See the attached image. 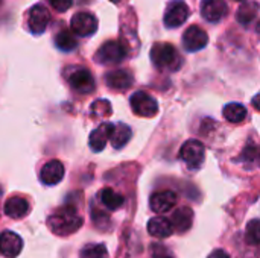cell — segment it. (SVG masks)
Wrapping results in <instances>:
<instances>
[{"instance_id":"cell-9","label":"cell","mask_w":260,"mask_h":258,"mask_svg":"<svg viewBox=\"0 0 260 258\" xmlns=\"http://www.w3.org/2000/svg\"><path fill=\"white\" fill-rule=\"evenodd\" d=\"M49 21H50V14L44 5H34L30 8L27 24H29V29L32 33H35V35L43 33L46 30Z\"/></svg>"},{"instance_id":"cell-18","label":"cell","mask_w":260,"mask_h":258,"mask_svg":"<svg viewBox=\"0 0 260 258\" xmlns=\"http://www.w3.org/2000/svg\"><path fill=\"white\" fill-rule=\"evenodd\" d=\"M29 213V204L24 198L12 196L5 202V214L12 219H21Z\"/></svg>"},{"instance_id":"cell-23","label":"cell","mask_w":260,"mask_h":258,"mask_svg":"<svg viewBox=\"0 0 260 258\" xmlns=\"http://www.w3.org/2000/svg\"><path fill=\"white\" fill-rule=\"evenodd\" d=\"M257 12H259V8H257V3L256 2L244 3V5H241V8L238 11V20H239L241 24L248 26L250 23H253L256 20Z\"/></svg>"},{"instance_id":"cell-5","label":"cell","mask_w":260,"mask_h":258,"mask_svg":"<svg viewBox=\"0 0 260 258\" xmlns=\"http://www.w3.org/2000/svg\"><path fill=\"white\" fill-rule=\"evenodd\" d=\"M131 108L136 116L140 117H154L158 113V103L157 100L148 94L146 91H137L129 99Z\"/></svg>"},{"instance_id":"cell-1","label":"cell","mask_w":260,"mask_h":258,"mask_svg":"<svg viewBox=\"0 0 260 258\" xmlns=\"http://www.w3.org/2000/svg\"><path fill=\"white\" fill-rule=\"evenodd\" d=\"M47 227L56 236H70L82 227V217L76 213V208L66 205L49 216Z\"/></svg>"},{"instance_id":"cell-7","label":"cell","mask_w":260,"mask_h":258,"mask_svg":"<svg viewBox=\"0 0 260 258\" xmlns=\"http://www.w3.org/2000/svg\"><path fill=\"white\" fill-rule=\"evenodd\" d=\"M70 27H72V33L79 36H88L96 32L98 20L90 12H78L76 15H73Z\"/></svg>"},{"instance_id":"cell-15","label":"cell","mask_w":260,"mask_h":258,"mask_svg":"<svg viewBox=\"0 0 260 258\" xmlns=\"http://www.w3.org/2000/svg\"><path fill=\"white\" fill-rule=\"evenodd\" d=\"M113 128H114V125H111V123H102V125H99V126L90 134L88 144H90V148L93 149V152H101V151H104L107 141H108L110 137H111Z\"/></svg>"},{"instance_id":"cell-2","label":"cell","mask_w":260,"mask_h":258,"mask_svg":"<svg viewBox=\"0 0 260 258\" xmlns=\"http://www.w3.org/2000/svg\"><path fill=\"white\" fill-rule=\"evenodd\" d=\"M151 59L160 70L175 71L181 67V56L178 50L168 43H157L151 49Z\"/></svg>"},{"instance_id":"cell-26","label":"cell","mask_w":260,"mask_h":258,"mask_svg":"<svg viewBox=\"0 0 260 258\" xmlns=\"http://www.w3.org/2000/svg\"><path fill=\"white\" fill-rule=\"evenodd\" d=\"M247 242L253 246L260 243V222L257 219H253L247 227Z\"/></svg>"},{"instance_id":"cell-30","label":"cell","mask_w":260,"mask_h":258,"mask_svg":"<svg viewBox=\"0 0 260 258\" xmlns=\"http://www.w3.org/2000/svg\"><path fill=\"white\" fill-rule=\"evenodd\" d=\"M207 258H232L225 251H222V249H216V251H213L210 255Z\"/></svg>"},{"instance_id":"cell-17","label":"cell","mask_w":260,"mask_h":258,"mask_svg":"<svg viewBox=\"0 0 260 258\" xmlns=\"http://www.w3.org/2000/svg\"><path fill=\"white\" fill-rule=\"evenodd\" d=\"M192 220H193V213L189 207H181L178 210L174 211L172 219L169 220L172 228L177 233H186L187 230H190L192 227Z\"/></svg>"},{"instance_id":"cell-14","label":"cell","mask_w":260,"mask_h":258,"mask_svg":"<svg viewBox=\"0 0 260 258\" xmlns=\"http://www.w3.org/2000/svg\"><path fill=\"white\" fill-rule=\"evenodd\" d=\"M151 210L154 213L163 214L166 211H169L175 204H177V195L172 190H163V192H157L151 196Z\"/></svg>"},{"instance_id":"cell-3","label":"cell","mask_w":260,"mask_h":258,"mask_svg":"<svg viewBox=\"0 0 260 258\" xmlns=\"http://www.w3.org/2000/svg\"><path fill=\"white\" fill-rule=\"evenodd\" d=\"M126 55L128 53H126L125 47L120 44V41H107L105 44H102L99 47V50L94 55V59L99 64L113 65V64L122 62Z\"/></svg>"},{"instance_id":"cell-27","label":"cell","mask_w":260,"mask_h":258,"mask_svg":"<svg viewBox=\"0 0 260 258\" xmlns=\"http://www.w3.org/2000/svg\"><path fill=\"white\" fill-rule=\"evenodd\" d=\"M90 111L93 117H107L111 114V105L108 100H96Z\"/></svg>"},{"instance_id":"cell-13","label":"cell","mask_w":260,"mask_h":258,"mask_svg":"<svg viewBox=\"0 0 260 258\" xmlns=\"http://www.w3.org/2000/svg\"><path fill=\"white\" fill-rule=\"evenodd\" d=\"M64 178V166L58 160L46 163L40 172V181L46 186H55Z\"/></svg>"},{"instance_id":"cell-16","label":"cell","mask_w":260,"mask_h":258,"mask_svg":"<svg viewBox=\"0 0 260 258\" xmlns=\"http://www.w3.org/2000/svg\"><path fill=\"white\" fill-rule=\"evenodd\" d=\"M133 75L126 70H113L110 73H107L105 76V82L110 88L113 90H128L133 85Z\"/></svg>"},{"instance_id":"cell-33","label":"cell","mask_w":260,"mask_h":258,"mask_svg":"<svg viewBox=\"0 0 260 258\" xmlns=\"http://www.w3.org/2000/svg\"><path fill=\"white\" fill-rule=\"evenodd\" d=\"M110 2H113V3H119L120 0H110Z\"/></svg>"},{"instance_id":"cell-34","label":"cell","mask_w":260,"mask_h":258,"mask_svg":"<svg viewBox=\"0 0 260 258\" xmlns=\"http://www.w3.org/2000/svg\"><path fill=\"white\" fill-rule=\"evenodd\" d=\"M236 2H241V0H236Z\"/></svg>"},{"instance_id":"cell-29","label":"cell","mask_w":260,"mask_h":258,"mask_svg":"<svg viewBox=\"0 0 260 258\" xmlns=\"http://www.w3.org/2000/svg\"><path fill=\"white\" fill-rule=\"evenodd\" d=\"M73 0H50V5L58 11V12H66L72 6Z\"/></svg>"},{"instance_id":"cell-10","label":"cell","mask_w":260,"mask_h":258,"mask_svg":"<svg viewBox=\"0 0 260 258\" xmlns=\"http://www.w3.org/2000/svg\"><path fill=\"white\" fill-rule=\"evenodd\" d=\"M70 87L79 94H88L94 90V79L93 75L87 68H78L69 76Z\"/></svg>"},{"instance_id":"cell-8","label":"cell","mask_w":260,"mask_h":258,"mask_svg":"<svg viewBox=\"0 0 260 258\" xmlns=\"http://www.w3.org/2000/svg\"><path fill=\"white\" fill-rule=\"evenodd\" d=\"M209 43V36L204 29L197 24H192L186 29L183 35V44L187 52H198L204 49Z\"/></svg>"},{"instance_id":"cell-24","label":"cell","mask_w":260,"mask_h":258,"mask_svg":"<svg viewBox=\"0 0 260 258\" xmlns=\"http://www.w3.org/2000/svg\"><path fill=\"white\" fill-rule=\"evenodd\" d=\"M55 44L59 50H64V52H70L76 47V38L75 35L67 30V29H62L56 33L55 36Z\"/></svg>"},{"instance_id":"cell-19","label":"cell","mask_w":260,"mask_h":258,"mask_svg":"<svg viewBox=\"0 0 260 258\" xmlns=\"http://www.w3.org/2000/svg\"><path fill=\"white\" fill-rule=\"evenodd\" d=\"M148 233L155 239H166L172 236L174 228L166 217H154L148 222Z\"/></svg>"},{"instance_id":"cell-31","label":"cell","mask_w":260,"mask_h":258,"mask_svg":"<svg viewBox=\"0 0 260 258\" xmlns=\"http://www.w3.org/2000/svg\"><path fill=\"white\" fill-rule=\"evenodd\" d=\"M257 99H259V96H256V97H254V100H253V103H254V106H256V109L259 111V103H257Z\"/></svg>"},{"instance_id":"cell-20","label":"cell","mask_w":260,"mask_h":258,"mask_svg":"<svg viewBox=\"0 0 260 258\" xmlns=\"http://www.w3.org/2000/svg\"><path fill=\"white\" fill-rule=\"evenodd\" d=\"M110 138H111L113 148H116V149L123 148V146L129 141V138H131V129H129V126H126L125 123H117V125H114Z\"/></svg>"},{"instance_id":"cell-6","label":"cell","mask_w":260,"mask_h":258,"mask_svg":"<svg viewBox=\"0 0 260 258\" xmlns=\"http://www.w3.org/2000/svg\"><path fill=\"white\" fill-rule=\"evenodd\" d=\"M189 17V8L183 0H172L168 5L165 12V26L166 27H178L181 26Z\"/></svg>"},{"instance_id":"cell-21","label":"cell","mask_w":260,"mask_h":258,"mask_svg":"<svg viewBox=\"0 0 260 258\" xmlns=\"http://www.w3.org/2000/svg\"><path fill=\"white\" fill-rule=\"evenodd\" d=\"M222 113H224V117L232 123H241L247 117V108L238 102H232V103L225 105Z\"/></svg>"},{"instance_id":"cell-4","label":"cell","mask_w":260,"mask_h":258,"mask_svg":"<svg viewBox=\"0 0 260 258\" xmlns=\"http://www.w3.org/2000/svg\"><path fill=\"white\" fill-rule=\"evenodd\" d=\"M206 149L204 144L198 140H187L180 151V158L190 169H200L204 163Z\"/></svg>"},{"instance_id":"cell-22","label":"cell","mask_w":260,"mask_h":258,"mask_svg":"<svg viewBox=\"0 0 260 258\" xmlns=\"http://www.w3.org/2000/svg\"><path fill=\"white\" fill-rule=\"evenodd\" d=\"M99 199H101L102 205L107 207L108 210H117L125 202L123 196H120L119 193H116L111 189H104L102 192H99Z\"/></svg>"},{"instance_id":"cell-11","label":"cell","mask_w":260,"mask_h":258,"mask_svg":"<svg viewBox=\"0 0 260 258\" xmlns=\"http://www.w3.org/2000/svg\"><path fill=\"white\" fill-rule=\"evenodd\" d=\"M201 14L210 23H218L229 14V6L225 0H203Z\"/></svg>"},{"instance_id":"cell-25","label":"cell","mask_w":260,"mask_h":258,"mask_svg":"<svg viewBox=\"0 0 260 258\" xmlns=\"http://www.w3.org/2000/svg\"><path fill=\"white\" fill-rule=\"evenodd\" d=\"M108 252L105 245L101 243H94V245H87L82 251H81V258H107Z\"/></svg>"},{"instance_id":"cell-12","label":"cell","mask_w":260,"mask_h":258,"mask_svg":"<svg viewBox=\"0 0 260 258\" xmlns=\"http://www.w3.org/2000/svg\"><path fill=\"white\" fill-rule=\"evenodd\" d=\"M23 249V240L12 231H5L0 236V252L8 258H15Z\"/></svg>"},{"instance_id":"cell-32","label":"cell","mask_w":260,"mask_h":258,"mask_svg":"<svg viewBox=\"0 0 260 258\" xmlns=\"http://www.w3.org/2000/svg\"><path fill=\"white\" fill-rule=\"evenodd\" d=\"M155 258H172V257H168V255H158V257Z\"/></svg>"},{"instance_id":"cell-28","label":"cell","mask_w":260,"mask_h":258,"mask_svg":"<svg viewBox=\"0 0 260 258\" xmlns=\"http://www.w3.org/2000/svg\"><path fill=\"white\" fill-rule=\"evenodd\" d=\"M241 160H242V161H256V160H257V146L253 144V143H250V144L245 148V151H244Z\"/></svg>"},{"instance_id":"cell-35","label":"cell","mask_w":260,"mask_h":258,"mask_svg":"<svg viewBox=\"0 0 260 258\" xmlns=\"http://www.w3.org/2000/svg\"><path fill=\"white\" fill-rule=\"evenodd\" d=\"M0 3H2V0H0Z\"/></svg>"}]
</instances>
